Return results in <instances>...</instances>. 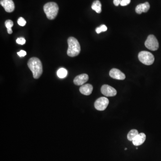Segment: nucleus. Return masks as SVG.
I'll return each instance as SVG.
<instances>
[{
    "mask_svg": "<svg viewBox=\"0 0 161 161\" xmlns=\"http://www.w3.org/2000/svg\"><path fill=\"white\" fill-rule=\"evenodd\" d=\"M17 54L20 57H23L26 55V52L25 51L21 50L20 51L17 52Z\"/></svg>",
    "mask_w": 161,
    "mask_h": 161,
    "instance_id": "22",
    "label": "nucleus"
},
{
    "mask_svg": "<svg viewBox=\"0 0 161 161\" xmlns=\"http://www.w3.org/2000/svg\"><path fill=\"white\" fill-rule=\"evenodd\" d=\"M28 67L33 73L35 79L40 78L43 73V66L39 58L33 57L30 58L27 63Z\"/></svg>",
    "mask_w": 161,
    "mask_h": 161,
    "instance_id": "1",
    "label": "nucleus"
},
{
    "mask_svg": "<svg viewBox=\"0 0 161 161\" xmlns=\"http://www.w3.org/2000/svg\"><path fill=\"white\" fill-rule=\"evenodd\" d=\"M57 74L58 77H60V78H65L67 75V71L66 69L62 68L57 71Z\"/></svg>",
    "mask_w": 161,
    "mask_h": 161,
    "instance_id": "16",
    "label": "nucleus"
},
{
    "mask_svg": "<svg viewBox=\"0 0 161 161\" xmlns=\"http://www.w3.org/2000/svg\"><path fill=\"white\" fill-rule=\"evenodd\" d=\"M93 87L91 84H86L82 85L79 89L80 92L85 95H89L92 92Z\"/></svg>",
    "mask_w": 161,
    "mask_h": 161,
    "instance_id": "13",
    "label": "nucleus"
},
{
    "mask_svg": "<svg viewBox=\"0 0 161 161\" xmlns=\"http://www.w3.org/2000/svg\"><path fill=\"white\" fill-rule=\"evenodd\" d=\"M138 133V131L136 129H132L129 131L127 135V138L129 141H132L134 138L137 136Z\"/></svg>",
    "mask_w": 161,
    "mask_h": 161,
    "instance_id": "15",
    "label": "nucleus"
},
{
    "mask_svg": "<svg viewBox=\"0 0 161 161\" xmlns=\"http://www.w3.org/2000/svg\"><path fill=\"white\" fill-rule=\"evenodd\" d=\"M16 42L19 45H23L26 43V40L23 37H20L17 39Z\"/></svg>",
    "mask_w": 161,
    "mask_h": 161,
    "instance_id": "20",
    "label": "nucleus"
},
{
    "mask_svg": "<svg viewBox=\"0 0 161 161\" xmlns=\"http://www.w3.org/2000/svg\"><path fill=\"white\" fill-rule=\"evenodd\" d=\"M101 91L104 95L107 97H113L116 95V89L108 85H103L101 88Z\"/></svg>",
    "mask_w": 161,
    "mask_h": 161,
    "instance_id": "7",
    "label": "nucleus"
},
{
    "mask_svg": "<svg viewBox=\"0 0 161 161\" xmlns=\"http://www.w3.org/2000/svg\"><path fill=\"white\" fill-rule=\"evenodd\" d=\"M107 29V27L105 25H102L100 27H97L96 29V31L97 34H100L101 32L106 31Z\"/></svg>",
    "mask_w": 161,
    "mask_h": 161,
    "instance_id": "17",
    "label": "nucleus"
},
{
    "mask_svg": "<svg viewBox=\"0 0 161 161\" xmlns=\"http://www.w3.org/2000/svg\"><path fill=\"white\" fill-rule=\"evenodd\" d=\"M5 26L7 29L11 28L14 26V23H13V22L11 20H7L5 22Z\"/></svg>",
    "mask_w": 161,
    "mask_h": 161,
    "instance_id": "19",
    "label": "nucleus"
},
{
    "mask_svg": "<svg viewBox=\"0 0 161 161\" xmlns=\"http://www.w3.org/2000/svg\"><path fill=\"white\" fill-rule=\"evenodd\" d=\"M17 23L20 26H25L26 24V21L23 17H20L17 20Z\"/></svg>",
    "mask_w": 161,
    "mask_h": 161,
    "instance_id": "18",
    "label": "nucleus"
},
{
    "mask_svg": "<svg viewBox=\"0 0 161 161\" xmlns=\"http://www.w3.org/2000/svg\"><path fill=\"white\" fill-rule=\"evenodd\" d=\"M146 47L151 51L157 50L159 48V43L154 35H151L148 36L145 43Z\"/></svg>",
    "mask_w": 161,
    "mask_h": 161,
    "instance_id": "5",
    "label": "nucleus"
},
{
    "mask_svg": "<svg viewBox=\"0 0 161 161\" xmlns=\"http://www.w3.org/2000/svg\"><path fill=\"white\" fill-rule=\"evenodd\" d=\"M44 10L47 18L50 20H53L58 14L59 7L55 2H48L44 6Z\"/></svg>",
    "mask_w": 161,
    "mask_h": 161,
    "instance_id": "3",
    "label": "nucleus"
},
{
    "mask_svg": "<svg viewBox=\"0 0 161 161\" xmlns=\"http://www.w3.org/2000/svg\"><path fill=\"white\" fill-rule=\"evenodd\" d=\"M109 100L106 97L100 98L95 102V107L98 111H102L106 109L109 104Z\"/></svg>",
    "mask_w": 161,
    "mask_h": 161,
    "instance_id": "6",
    "label": "nucleus"
},
{
    "mask_svg": "<svg viewBox=\"0 0 161 161\" xmlns=\"http://www.w3.org/2000/svg\"><path fill=\"white\" fill-rule=\"evenodd\" d=\"M91 8L96 13L100 14L102 12V5L100 1L98 0H96L93 3L91 6Z\"/></svg>",
    "mask_w": 161,
    "mask_h": 161,
    "instance_id": "14",
    "label": "nucleus"
},
{
    "mask_svg": "<svg viewBox=\"0 0 161 161\" xmlns=\"http://www.w3.org/2000/svg\"><path fill=\"white\" fill-rule=\"evenodd\" d=\"M131 0H121L120 5L123 6H127L130 3Z\"/></svg>",
    "mask_w": 161,
    "mask_h": 161,
    "instance_id": "21",
    "label": "nucleus"
},
{
    "mask_svg": "<svg viewBox=\"0 0 161 161\" xmlns=\"http://www.w3.org/2000/svg\"><path fill=\"white\" fill-rule=\"evenodd\" d=\"M68 49L67 55L70 57H75L79 55L81 52V46L79 42L76 38L70 37L68 39Z\"/></svg>",
    "mask_w": 161,
    "mask_h": 161,
    "instance_id": "2",
    "label": "nucleus"
},
{
    "mask_svg": "<svg viewBox=\"0 0 161 161\" xmlns=\"http://www.w3.org/2000/svg\"><path fill=\"white\" fill-rule=\"evenodd\" d=\"M7 29L8 34H11L12 32H13V31H12V28H9V29Z\"/></svg>",
    "mask_w": 161,
    "mask_h": 161,
    "instance_id": "24",
    "label": "nucleus"
},
{
    "mask_svg": "<svg viewBox=\"0 0 161 161\" xmlns=\"http://www.w3.org/2000/svg\"><path fill=\"white\" fill-rule=\"evenodd\" d=\"M127 150V148H125V150Z\"/></svg>",
    "mask_w": 161,
    "mask_h": 161,
    "instance_id": "25",
    "label": "nucleus"
},
{
    "mask_svg": "<svg viewBox=\"0 0 161 161\" xmlns=\"http://www.w3.org/2000/svg\"><path fill=\"white\" fill-rule=\"evenodd\" d=\"M89 80V76L86 74H82L76 77L73 80L74 84L77 86H82Z\"/></svg>",
    "mask_w": 161,
    "mask_h": 161,
    "instance_id": "10",
    "label": "nucleus"
},
{
    "mask_svg": "<svg viewBox=\"0 0 161 161\" xmlns=\"http://www.w3.org/2000/svg\"><path fill=\"white\" fill-rule=\"evenodd\" d=\"M0 4L8 13L12 12L15 10V5L12 0H1Z\"/></svg>",
    "mask_w": 161,
    "mask_h": 161,
    "instance_id": "8",
    "label": "nucleus"
},
{
    "mask_svg": "<svg viewBox=\"0 0 161 161\" xmlns=\"http://www.w3.org/2000/svg\"><path fill=\"white\" fill-rule=\"evenodd\" d=\"M146 135L145 133H139L132 140V143L135 146H139L144 143L146 141Z\"/></svg>",
    "mask_w": 161,
    "mask_h": 161,
    "instance_id": "11",
    "label": "nucleus"
},
{
    "mask_svg": "<svg viewBox=\"0 0 161 161\" xmlns=\"http://www.w3.org/2000/svg\"><path fill=\"white\" fill-rule=\"evenodd\" d=\"M139 61L144 65L150 66L154 61V56L151 52L147 51H141L138 54Z\"/></svg>",
    "mask_w": 161,
    "mask_h": 161,
    "instance_id": "4",
    "label": "nucleus"
},
{
    "mask_svg": "<svg viewBox=\"0 0 161 161\" xmlns=\"http://www.w3.org/2000/svg\"><path fill=\"white\" fill-rule=\"evenodd\" d=\"M109 75L112 78L117 80H125L126 77L125 74L123 72L118 69L115 68H113L110 70Z\"/></svg>",
    "mask_w": 161,
    "mask_h": 161,
    "instance_id": "9",
    "label": "nucleus"
},
{
    "mask_svg": "<svg viewBox=\"0 0 161 161\" xmlns=\"http://www.w3.org/2000/svg\"><path fill=\"white\" fill-rule=\"evenodd\" d=\"M121 0H114L113 1V3H114L115 6H119L121 4Z\"/></svg>",
    "mask_w": 161,
    "mask_h": 161,
    "instance_id": "23",
    "label": "nucleus"
},
{
    "mask_svg": "<svg viewBox=\"0 0 161 161\" xmlns=\"http://www.w3.org/2000/svg\"><path fill=\"white\" fill-rule=\"evenodd\" d=\"M150 8V4L148 2H146L145 3L137 5L135 9V11L137 14H141L143 12L146 13L149 10Z\"/></svg>",
    "mask_w": 161,
    "mask_h": 161,
    "instance_id": "12",
    "label": "nucleus"
}]
</instances>
